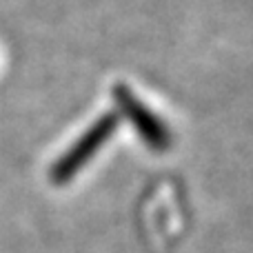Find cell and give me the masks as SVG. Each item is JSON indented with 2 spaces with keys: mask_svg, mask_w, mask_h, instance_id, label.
Segmentation results:
<instances>
[{
  "mask_svg": "<svg viewBox=\"0 0 253 253\" xmlns=\"http://www.w3.org/2000/svg\"><path fill=\"white\" fill-rule=\"evenodd\" d=\"M116 126H118V116L116 114H105L96 120L74 144L67 149L60 158L56 160L51 169V180L56 184H65L100 151V147L114 135Z\"/></svg>",
  "mask_w": 253,
  "mask_h": 253,
  "instance_id": "1",
  "label": "cell"
},
{
  "mask_svg": "<svg viewBox=\"0 0 253 253\" xmlns=\"http://www.w3.org/2000/svg\"><path fill=\"white\" fill-rule=\"evenodd\" d=\"M114 98H116L118 109L123 111V116L133 125L135 133L142 138V142L147 144L151 151L162 153L171 147L173 135H171L167 123L160 118V116L153 114L144 102H140L125 84H118V87L114 89Z\"/></svg>",
  "mask_w": 253,
  "mask_h": 253,
  "instance_id": "2",
  "label": "cell"
}]
</instances>
